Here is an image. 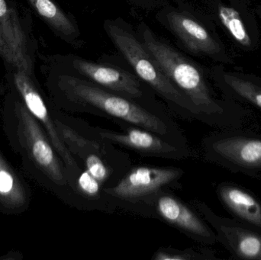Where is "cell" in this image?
<instances>
[{
	"label": "cell",
	"instance_id": "19",
	"mask_svg": "<svg viewBox=\"0 0 261 260\" xmlns=\"http://www.w3.org/2000/svg\"><path fill=\"white\" fill-rule=\"evenodd\" d=\"M125 1L133 7L146 11L160 9L167 3L165 0H125Z\"/></svg>",
	"mask_w": 261,
	"mask_h": 260
},
{
	"label": "cell",
	"instance_id": "3",
	"mask_svg": "<svg viewBox=\"0 0 261 260\" xmlns=\"http://www.w3.org/2000/svg\"><path fill=\"white\" fill-rule=\"evenodd\" d=\"M54 119L61 140L81 167L70 185V203L79 210L111 212L105 190L129 170V156L110 142L81 132L69 122Z\"/></svg>",
	"mask_w": 261,
	"mask_h": 260
},
{
	"label": "cell",
	"instance_id": "12",
	"mask_svg": "<svg viewBox=\"0 0 261 260\" xmlns=\"http://www.w3.org/2000/svg\"><path fill=\"white\" fill-rule=\"evenodd\" d=\"M30 25L15 3L0 0V58L7 70L34 76L37 47Z\"/></svg>",
	"mask_w": 261,
	"mask_h": 260
},
{
	"label": "cell",
	"instance_id": "4",
	"mask_svg": "<svg viewBox=\"0 0 261 260\" xmlns=\"http://www.w3.org/2000/svg\"><path fill=\"white\" fill-rule=\"evenodd\" d=\"M102 27L127 65L156 93L169 111L184 120L199 122L193 104L166 75L129 23L122 18H107Z\"/></svg>",
	"mask_w": 261,
	"mask_h": 260
},
{
	"label": "cell",
	"instance_id": "16",
	"mask_svg": "<svg viewBox=\"0 0 261 260\" xmlns=\"http://www.w3.org/2000/svg\"><path fill=\"white\" fill-rule=\"evenodd\" d=\"M216 193L232 218L261 234V203L254 194L231 182L219 183Z\"/></svg>",
	"mask_w": 261,
	"mask_h": 260
},
{
	"label": "cell",
	"instance_id": "15",
	"mask_svg": "<svg viewBox=\"0 0 261 260\" xmlns=\"http://www.w3.org/2000/svg\"><path fill=\"white\" fill-rule=\"evenodd\" d=\"M215 86L222 96L261 113V77L252 73L230 70L222 64L210 67Z\"/></svg>",
	"mask_w": 261,
	"mask_h": 260
},
{
	"label": "cell",
	"instance_id": "5",
	"mask_svg": "<svg viewBox=\"0 0 261 260\" xmlns=\"http://www.w3.org/2000/svg\"><path fill=\"white\" fill-rule=\"evenodd\" d=\"M156 21L176 38L178 46L190 56L205 58L216 64H236V55L208 15L198 5L178 0L156 11Z\"/></svg>",
	"mask_w": 261,
	"mask_h": 260
},
{
	"label": "cell",
	"instance_id": "14",
	"mask_svg": "<svg viewBox=\"0 0 261 260\" xmlns=\"http://www.w3.org/2000/svg\"><path fill=\"white\" fill-rule=\"evenodd\" d=\"M10 72L14 85L24 99L29 111L42 122L48 134L51 145L59 157L62 159L67 170L69 186L81 172V167L64 145L55 125V119L49 112L42 95L38 91L35 76L18 70H8Z\"/></svg>",
	"mask_w": 261,
	"mask_h": 260
},
{
	"label": "cell",
	"instance_id": "13",
	"mask_svg": "<svg viewBox=\"0 0 261 260\" xmlns=\"http://www.w3.org/2000/svg\"><path fill=\"white\" fill-rule=\"evenodd\" d=\"M190 205L211 226L220 243L233 259L261 260V234L248 228L234 218L216 215L204 201L192 199Z\"/></svg>",
	"mask_w": 261,
	"mask_h": 260
},
{
	"label": "cell",
	"instance_id": "17",
	"mask_svg": "<svg viewBox=\"0 0 261 260\" xmlns=\"http://www.w3.org/2000/svg\"><path fill=\"white\" fill-rule=\"evenodd\" d=\"M38 16L63 41L73 48L85 44L76 18L63 10L54 0H27Z\"/></svg>",
	"mask_w": 261,
	"mask_h": 260
},
{
	"label": "cell",
	"instance_id": "2",
	"mask_svg": "<svg viewBox=\"0 0 261 260\" xmlns=\"http://www.w3.org/2000/svg\"><path fill=\"white\" fill-rule=\"evenodd\" d=\"M137 34L166 75L193 104L199 122L219 129L244 128L249 109L218 96L210 67L179 51L144 21L138 24Z\"/></svg>",
	"mask_w": 261,
	"mask_h": 260
},
{
	"label": "cell",
	"instance_id": "9",
	"mask_svg": "<svg viewBox=\"0 0 261 260\" xmlns=\"http://www.w3.org/2000/svg\"><path fill=\"white\" fill-rule=\"evenodd\" d=\"M184 174L175 166H132L116 185L105 190L110 212L120 209L135 214L144 200L161 191L179 189Z\"/></svg>",
	"mask_w": 261,
	"mask_h": 260
},
{
	"label": "cell",
	"instance_id": "10",
	"mask_svg": "<svg viewBox=\"0 0 261 260\" xmlns=\"http://www.w3.org/2000/svg\"><path fill=\"white\" fill-rule=\"evenodd\" d=\"M135 214L163 221L202 245L218 243L217 235L211 226L190 203L175 195L173 189L161 191L144 200Z\"/></svg>",
	"mask_w": 261,
	"mask_h": 260
},
{
	"label": "cell",
	"instance_id": "11",
	"mask_svg": "<svg viewBox=\"0 0 261 260\" xmlns=\"http://www.w3.org/2000/svg\"><path fill=\"white\" fill-rule=\"evenodd\" d=\"M69 122L81 132L110 142L116 146L126 148L143 157L181 160L191 156L190 148H184L167 139L139 127L119 125L122 131H116L93 126L81 119Z\"/></svg>",
	"mask_w": 261,
	"mask_h": 260
},
{
	"label": "cell",
	"instance_id": "20",
	"mask_svg": "<svg viewBox=\"0 0 261 260\" xmlns=\"http://www.w3.org/2000/svg\"><path fill=\"white\" fill-rule=\"evenodd\" d=\"M13 180L9 172L6 171H0V192L7 193L12 190Z\"/></svg>",
	"mask_w": 261,
	"mask_h": 260
},
{
	"label": "cell",
	"instance_id": "22",
	"mask_svg": "<svg viewBox=\"0 0 261 260\" xmlns=\"http://www.w3.org/2000/svg\"><path fill=\"white\" fill-rule=\"evenodd\" d=\"M260 180H261V177H260Z\"/></svg>",
	"mask_w": 261,
	"mask_h": 260
},
{
	"label": "cell",
	"instance_id": "6",
	"mask_svg": "<svg viewBox=\"0 0 261 260\" xmlns=\"http://www.w3.org/2000/svg\"><path fill=\"white\" fill-rule=\"evenodd\" d=\"M50 59L65 70L99 86L146 103L161 104L156 93L129 67L115 63L113 57L105 56L93 61L68 53L50 56Z\"/></svg>",
	"mask_w": 261,
	"mask_h": 260
},
{
	"label": "cell",
	"instance_id": "8",
	"mask_svg": "<svg viewBox=\"0 0 261 260\" xmlns=\"http://www.w3.org/2000/svg\"><path fill=\"white\" fill-rule=\"evenodd\" d=\"M236 56L257 51L261 44L253 0H197Z\"/></svg>",
	"mask_w": 261,
	"mask_h": 260
},
{
	"label": "cell",
	"instance_id": "18",
	"mask_svg": "<svg viewBox=\"0 0 261 260\" xmlns=\"http://www.w3.org/2000/svg\"><path fill=\"white\" fill-rule=\"evenodd\" d=\"M152 259L153 260H216V253L208 248H187L178 250L173 247H161Z\"/></svg>",
	"mask_w": 261,
	"mask_h": 260
},
{
	"label": "cell",
	"instance_id": "7",
	"mask_svg": "<svg viewBox=\"0 0 261 260\" xmlns=\"http://www.w3.org/2000/svg\"><path fill=\"white\" fill-rule=\"evenodd\" d=\"M206 161L260 180L261 135L244 128L219 129L202 140Z\"/></svg>",
	"mask_w": 261,
	"mask_h": 260
},
{
	"label": "cell",
	"instance_id": "1",
	"mask_svg": "<svg viewBox=\"0 0 261 260\" xmlns=\"http://www.w3.org/2000/svg\"><path fill=\"white\" fill-rule=\"evenodd\" d=\"M47 80L61 108L72 112L106 118L119 125H129L151 131L169 141L189 148L179 125L164 104L146 103L93 83L49 59Z\"/></svg>",
	"mask_w": 261,
	"mask_h": 260
},
{
	"label": "cell",
	"instance_id": "21",
	"mask_svg": "<svg viewBox=\"0 0 261 260\" xmlns=\"http://www.w3.org/2000/svg\"><path fill=\"white\" fill-rule=\"evenodd\" d=\"M256 12H257V16L261 21V5H257L256 6Z\"/></svg>",
	"mask_w": 261,
	"mask_h": 260
}]
</instances>
